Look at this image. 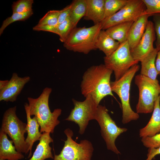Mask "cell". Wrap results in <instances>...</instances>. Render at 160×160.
<instances>
[{
  "mask_svg": "<svg viewBox=\"0 0 160 160\" xmlns=\"http://www.w3.org/2000/svg\"><path fill=\"white\" fill-rule=\"evenodd\" d=\"M160 132V96L154 103L151 117L146 125L139 131L141 137H151Z\"/></svg>",
  "mask_w": 160,
  "mask_h": 160,
  "instance_id": "e0dca14e",
  "label": "cell"
},
{
  "mask_svg": "<svg viewBox=\"0 0 160 160\" xmlns=\"http://www.w3.org/2000/svg\"><path fill=\"white\" fill-rule=\"evenodd\" d=\"M30 80L29 76L21 77L16 73H13L7 84L0 90V101L12 102L15 101L25 85Z\"/></svg>",
  "mask_w": 160,
  "mask_h": 160,
  "instance_id": "4fadbf2b",
  "label": "cell"
},
{
  "mask_svg": "<svg viewBox=\"0 0 160 160\" xmlns=\"http://www.w3.org/2000/svg\"><path fill=\"white\" fill-rule=\"evenodd\" d=\"M153 22L156 36V49L158 51L160 50V13L154 14Z\"/></svg>",
  "mask_w": 160,
  "mask_h": 160,
  "instance_id": "4dcf8cb0",
  "label": "cell"
},
{
  "mask_svg": "<svg viewBox=\"0 0 160 160\" xmlns=\"http://www.w3.org/2000/svg\"><path fill=\"white\" fill-rule=\"evenodd\" d=\"M71 6V4L60 10L58 24L62 23L69 17Z\"/></svg>",
  "mask_w": 160,
  "mask_h": 160,
  "instance_id": "1f68e13d",
  "label": "cell"
},
{
  "mask_svg": "<svg viewBox=\"0 0 160 160\" xmlns=\"http://www.w3.org/2000/svg\"><path fill=\"white\" fill-rule=\"evenodd\" d=\"M145 9L142 0H129L126 5L118 12L101 22V29L105 30L120 23L134 22L142 15Z\"/></svg>",
  "mask_w": 160,
  "mask_h": 160,
  "instance_id": "8fae6325",
  "label": "cell"
},
{
  "mask_svg": "<svg viewBox=\"0 0 160 160\" xmlns=\"http://www.w3.org/2000/svg\"><path fill=\"white\" fill-rule=\"evenodd\" d=\"M145 6L146 9L142 14L150 16L154 14L160 13V0H142Z\"/></svg>",
  "mask_w": 160,
  "mask_h": 160,
  "instance_id": "f1b7e54d",
  "label": "cell"
},
{
  "mask_svg": "<svg viewBox=\"0 0 160 160\" xmlns=\"http://www.w3.org/2000/svg\"><path fill=\"white\" fill-rule=\"evenodd\" d=\"M71 6L69 17L73 28L76 27L79 21L85 15L86 10V0H74Z\"/></svg>",
  "mask_w": 160,
  "mask_h": 160,
  "instance_id": "603a6c76",
  "label": "cell"
},
{
  "mask_svg": "<svg viewBox=\"0 0 160 160\" xmlns=\"http://www.w3.org/2000/svg\"><path fill=\"white\" fill-rule=\"evenodd\" d=\"M143 145L148 148H157L160 147V133L151 137H142Z\"/></svg>",
  "mask_w": 160,
  "mask_h": 160,
  "instance_id": "f546056e",
  "label": "cell"
},
{
  "mask_svg": "<svg viewBox=\"0 0 160 160\" xmlns=\"http://www.w3.org/2000/svg\"><path fill=\"white\" fill-rule=\"evenodd\" d=\"M160 154V147L157 148H149L147 155V158L145 160H152L156 155Z\"/></svg>",
  "mask_w": 160,
  "mask_h": 160,
  "instance_id": "d6a6232c",
  "label": "cell"
},
{
  "mask_svg": "<svg viewBox=\"0 0 160 160\" xmlns=\"http://www.w3.org/2000/svg\"><path fill=\"white\" fill-rule=\"evenodd\" d=\"M134 82L139 92L136 106L137 113H147L153 111L154 103L160 96V84L157 79L154 80L140 74L135 77Z\"/></svg>",
  "mask_w": 160,
  "mask_h": 160,
  "instance_id": "8992f818",
  "label": "cell"
},
{
  "mask_svg": "<svg viewBox=\"0 0 160 160\" xmlns=\"http://www.w3.org/2000/svg\"><path fill=\"white\" fill-rule=\"evenodd\" d=\"M140 69L137 64L131 67L126 73L118 80L111 81L112 92L115 93L121 100L122 110L123 124H126L138 119V113L132 109L130 104V90L132 81L135 74Z\"/></svg>",
  "mask_w": 160,
  "mask_h": 160,
  "instance_id": "277c9868",
  "label": "cell"
},
{
  "mask_svg": "<svg viewBox=\"0 0 160 160\" xmlns=\"http://www.w3.org/2000/svg\"><path fill=\"white\" fill-rule=\"evenodd\" d=\"M27 123L26 130L27 136L25 139L26 143L28 147L29 154L28 158L32 155V150L34 143L36 141L39 140L42 135L39 130L40 125L38 123L35 116L31 118L29 112L28 104L25 103L24 104Z\"/></svg>",
  "mask_w": 160,
  "mask_h": 160,
  "instance_id": "5bb4252c",
  "label": "cell"
},
{
  "mask_svg": "<svg viewBox=\"0 0 160 160\" xmlns=\"http://www.w3.org/2000/svg\"><path fill=\"white\" fill-rule=\"evenodd\" d=\"M104 64L113 72L115 80L123 76L138 62L132 57L127 41L120 44L118 48L110 55L104 57Z\"/></svg>",
  "mask_w": 160,
  "mask_h": 160,
  "instance_id": "ba28073f",
  "label": "cell"
},
{
  "mask_svg": "<svg viewBox=\"0 0 160 160\" xmlns=\"http://www.w3.org/2000/svg\"><path fill=\"white\" fill-rule=\"evenodd\" d=\"M150 16L148 15H142L133 22L127 39L130 49L135 47L139 43L145 31Z\"/></svg>",
  "mask_w": 160,
  "mask_h": 160,
  "instance_id": "9a60e30c",
  "label": "cell"
},
{
  "mask_svg": "<svg viewBox=\"0 0 160 160\" xmlns=\"http://www.w3.org/2000/svg\"><path fill=\"white\" fill-rule=\"evenodd\" d=\"M86 10L84 19L91 20L94 25L104 19L105 0H86Z\"/></svg>",
  "mask_w": 160,
  "mask_h": 160,
  "instance_id": "ac0fdd59",
  "label": "cell"
},
{
  "mask_svg": "<svg viewBox=\"0 0 160 160\" xmlns=\"http://www.w3.org/2000/svg\"><path fill=\"white\" fill-rule=\"evenodd\" d=\"M72 101L74 108L65 120L77 124L79 127V132L82 135L84 133L89 121L96 120L98 106L90 96L85 97L83 101L74 99H72Z\"/></svg>",
  "mask_w": 160,
  "mask_h": 160,
  "instance_id": "30bf717a",
  "label": "cell"
},
{
  "mask_svg": "<svg viewBox=\"0 0 160 160\" xmlns=\"http://www.w3.org/2000/svg\"><path fill=\"white\" fill-rule=\"evenodd\" d=\"M0 160H4L2 159H0Z\"/></svg>",
  "mask_w": 160,
  "mask_h": 160,
  "instance_id": "d590c367",
  "label": "cell"
},
{
  "mask_svg": "<svg viewBox=\"0 0 160 160\" xmlns=\"http://www.w3.org/2000/svg\"><path fill=\"white\" fill-rule=\"evenodd\" d=\"M155 66L158 75H160V50L157 53L155 61Z\"/></svg>",
  "mask_w": 160,
  "mask_h": 160,
  "instance_id": "836d02e7",
  "label": "cell"
},
{
  "mask_svg": "<svg viewBox=\"0 0 160 160\" xmlns=\"http://www.w3.org/2000/svg\"><path fill=\"white\" fill-rule=\"evenodd\" d=\"M33 14V10L24 13H13L11 16L7 17L3 21L0 28V35L2 34L5 29L10 24L16 21H25Z\"/></svg>",
  "mask_w": 160,
  "mask_h": 160,
  "instance_id": "484cf974",
  "label": "cell"
},
{
  "mask_svg": "<svg viewBox=\"0 0 160 160\" xmlns=\"http://www.w3.org/2000/svg\"><path fill=\"white\" fill-rule=\"evenodd\" d=\"M9 80L0 81V90L3 89L7 84Z\"/></svg>",
  "mask_w": 160,
  "mask_h": 160,
  "instance_id": "e575fe53",
  "label": "cell"
},
{
  "mask_svg": "<svg viewBox=\"0 0 160 160\" xmlns=\"http://www.w3.org/2000/svg\"><path fill=\"white\" fill-rule=\"evenodd\" d=\"M96 120L100 127L101 135L106 143L108 149L116 154H120L115 145V141L118 136L126 132L127 129L117 126L105 106H98Z\"/></svg>",
  "mask_w": 160,
  "mask_h": 160,
  "instance_id": "9c48e42d",
  "label": "cell"
},
{
  "mask_svg": "<svg viewBox=\"0 0 160 160\" xmlns=\"http://www.w3.org/2000/svg\"><path fill=\"white\" fill-rule=\"evenodd\" d=\"M50 134L46 132L42 133L39 143L29 160H45L49 158L54 159L52 148L49 145V144L53 142V140Z\"/></svg>",
  "mask_w": 160,
  "mask_h": 160,
  "instance_id": "d6986e66",
  "label": "cell"
},
{
  "mask_svg": "<svg viewBox=\"0 0 160 160\" xmlns=\"http://www.w3.org/2000/svg\"><path fill=\"white\" fill-rule=\"evenodd\" d=\"M33 0H19L13 2L12 5L13 13H24L32 10Z\"/></svg>",
  "mask_w": 160,
  "mask_h": 160,
  "instance_id": "83f0119b",
  "label": "cell"
},
{
  "mask_svg": "<svg viewBox=\"0 0 160 160\" xmlns=\"http://www.w3.org/2000/svg\"><path fill=\"white\" fill-rule=\"evenodd\" d=\"M133 22L120 23L111 26L105 31L111 37L121 44L127 41L128 33Z\"/></svg>",
  "mask_w": 160,
  "mask_h": 160,
  "instance_id": "7402d4cb",
  "label": "cell"
},
{
  "mask_svg": "<svg viewBox=\"0 0 160 160\" xmlns=\"http://www.w3.org/2000/svg\"><path fill=\"white\" fill-rule=\"evenodd\" d=\"M113 71L105 64L93 65L84 73L81 84L82 94L85 97L91 96L98 106L107 95L114 96L111 87Z\"/></svg>",
  "mask_w": 160,
  "mask_h": 160,
  "instance_id": "6da1fadb",
  "label": "cell"
},
{
  "mask_svg": "<svg viewBox=\"0 0 160 160\" xmlns=\"http://www.w3.org/2000/svg\"><path fill=\"white\" fill-rule=\"evenodd\" d=\"M67 139L58 155L55 154L53 160H91L94 148L91 143L87 140L77 143L72 138L73 132L69 128L64 131Z\"/></svg>",
  "mask_w": 160,
  "mask_h": 160,
  "instance_id": "52a82bcc",
  "label": "cell"
},
{
  "mask_svg": "<svg viewBox=\"0 0 160 160\" xmlns=\"http://www.w3.org/2000/svg\"><path fill=\"white\" fill-rule=\"evenodd\" d=\"M13 141L9 140L7 134L0 131V159L4 160H19L24 158L22 153L18 151Z\"/></svg>",
  "mask_w": 160,
  "mask_h": 160,
  "instance_id": "2e32d148",
  "label": "cell"
},
{
  "mask_svg": "<svg viewBox=\"0 0 160 160\" xmlns=\"http://www.w3.org/2000/svg\"><path fill=\"white\" fill-rule=\"evenodd\" d=\"M52 91L51 88L46 87L38 98H27L30 115L36 117L41 133H53L55 127L60 123L58 118L61 113V109H55L52 112L49 108V100Z\"/></svg>",
  "mask_w": 160,
  "mask_h": 160,
  "instance_id": "7a4b0ae2",
  "label": "cell"
},
{
  "mask_svg": "<svg viewBox=\"0 0 160 160\" xmlns=\"http://www.w3.org/2000/svg\"><path fill=\"white\" fill-rule=\"evenodd\" d=\"M73 29L69 17L63 22L56 26L54 33L59 35L60 41L64 43Z\"/></svg>",
  "mask_w": 160,
  "mask_h": 160,
  "instance_id": "d4e9b609",
  "label": "cell"
},
{
  "mask_svg": "<svg viewBox=\"0 0 160 160\" xmlns=\"http://www.w3.org/2000/svg\"><path fill=\"white\" fill-rule=\"evenodd\" d=\"M158 51L154 50L141 62L140 74L153 80H157L158 75L155 65V61Z\"/></svg>",
  "mask_w": 160,
  "mask_h": 160,
  "instance_id": "44dd1931",
  "label": "cell"
},
{
  "mask_svg": "<svg viewBox=\"0 0 160 160\" xmlns=\"http://www.w3.org/2000/svg\"><path fill=\"white\" fill-rule=\"evenodd\" d=\"M60 10L48 11L39 21L38 24L40 25L55 26L58 23Z\"/></svg>",
  "mask_w": 160,
  "mask_h": 160,
  "instance_id": "4316f807",
  "label": "cell"
},
{
  "mask_svg": "<svg viewBox=\"0 0 160 160\" xmlns=\"http://www.w3.org/2000/svg\"><path fill=\"white\" fill-rule=\"evenodd\" d=\"M120 43L111 37L105 30H101L96 44L97 49L102 51L105 56L111 55L119 47Z\"/></svg>",
  "mask_w": 160,
  "mask_h": 160,
  "instance_id": "ffe728a7",
  "label": "cell"
},
{
  "mask_svg": "<svg viewBox=\"0 0 160 160\" xmlns=\"http://www.w3.org/2000/svg\"><path fill=\"white\" fill-rule=\"evenodd\" d=\"M129 0H105L104 19L115 14L127 3Z\"/></svg>",
  "mask_w": 160,
  "mask_h": 160,
  "instance_id": "cb8c5ba5",
  "label": "cell"
},
{
  "mask_svg": "<svg viewBox=\"0 0 160 160\" xmlns=\"http://www.w3.org/2000/svg\"><path fill=\"white\" fill-rule=\"evenodd\" d=\"M156 40L153 22L149 20L145 31L139 43L135 47L130 49L133 59L138 62H141L154 50L153 44Z\"/></svg>",
  "mask_w": 160,
  "mask_h": 160,
  "instance_id": "7c38bea8",
  "label": "cell"
},
{
  "mask_svg": "<svg viewBox=\"0 0 160 160\" xmlns=\"http://www.w3.org/2000/svg\"><path fill=\"white\" fill-rule=\"evenodd\" d=\"M101 30L100 23L87 28L76 27L70 32L63 46L70 51L88 54L97 49L96 44Z\"/></svg>",
  "mask_w": 160,
  "mask_h": 160,
  "instance_id": "3957f363",
  "label": "cell"
},
{
  "mask_svg": "<svg viewBox=\"0 0 160 160\" xmlns=\"http://www.w3.org/2000/svg\"><path fill=\"white\" fill-rule=\"evenodd\" d=\"M17 107L10 108L4 113L0 130L8 135L13 141L16 150L27 154L29 153L25 142L27 123L23 122L16 114Z\"/></svg>",
  "mask_w": 160,
  "mask_h": 160,
  "instance_id": "5b68a950",
  "label": "cell"
}]
</instances>
